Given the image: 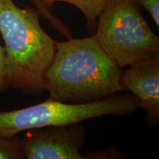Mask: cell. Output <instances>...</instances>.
Instances as JSON below:
<instances>
[{"label":"cell","instance_id":"1","mask_svg":"<svg viewBox=\"0 0 159 159\" xmlns=\"http://www.w3.org/2000/svg\"><path fill=\"white\" fill-rule=\"evenodd\" d=\"M122 70L99 45L96 35L55 43L46 73L49 97L69 103L101 100L122 91Z\"/></svg>","mask_w":159,"mask_h":159},{"label":"cell","instance_id":"2","mask_svg":"<svg viewBox=\"0 0 159 159\" xmlns=\"http://www.w3.org/2000/svg\"><path fill=\"white\" fill-rule=\"evenodd\" d=\"M34 7H19L13 0H0V34L5 42L8 87L24 94L46 91V73L55 52V43L40 24Z\"/></svg>","mask_w":159,"mask_h":159},{"label":"cell","instance_id":"3","mask_svg":"<svg viewBox=\"0 0 159 159\" xmlns=\"http://www.w3.org/2000/svg\"><path fill=\"white\" fill-rule=\"evenodd\" d=\"M140 7L137 0H108L97 19L94 35L121 68L159 55V38Z\"/></svg>","mask_w":159,"mask_h":159},{"label":"cell","instance_id":"4","mask_svg":"<svg viewBox=\"0 0 159 159\" xmlns=\"http://www.w3.org/2000/svg\"><path fill=\"white\" fill-rule=\"evenodd\" d=\"M139 104V99L132 94H115L84 103L64 102L49 97L27 108L0 111V135L11 137L30 129L74 124L107 115H128Z\"/></svg>","mask_w":159,"mask_h":159},{"label":"cell","instance_id":"5","mask_svg":"<svg viewBox=\"0 0 159 159\" xmlns=\"http://www.w3.org/2000/svg\"><path fill=\"white\" fill-rule=\"evenodd\" d=\"M80 122L24 131L22 147L27 159H86L80 152L85 142Z\"/></svg>","mask_w":159,"mask_h":159},{"label":"cell","instance_id":"6","mask_svg":"<svg viewBox=\"0 0 159 159\" xmlns=\"http://www.w3.org/2000/svg\"><path fill=\"white\" fill-rule=\"evenodd\" d=\"M120 84L122 91L139 99V108L146 112L148 127H156L159 123V55L130 66L122 71Z\"/></svg>","mask_w":159,"mask_h":159},{"label":"cell","instance_id":"7","mask_svg":"<svg viewBox=\"0 0 159 159\" xmlns=\"http://www.w3.org/2000/svg\"><path fill=\"white\" fill-rule=\"evenodd\" d=\"M41 2L45 8L50 12L52 11L53 5L59 2L75 6L84 16L89 31L94 34L97 29V19L108 0H41Z\"/></svg>","mask_w":159,"mask_h":159},{"label":"cell","instance_id":"8","mask_svg":"<svg viewBox=\"0 0 159 159\" xmlns=\"http://www.w3.org/2000/svg\"><path fill=\"white\" fill-rule=\"evenodd\" d=\"M25 158L21 137L17 135L11 137L0 135V159H22Z\"/></svg>","mask_w":159,"mask_h":159},{"label":"cell","instance_id":"9","mask_svg":"<svg viewBox=\"0 0 159 159\" xmlns=\"http://www.w3.org/2000/svg\"><path fill=\"white\" fill-rule=\"evenodd\" d=\"M30 1L33 4V7L40 12L41 16L44 18L60 34L63 35L67 39H70L72 38V33L68 26L66 25L58 18L53 15L52 12L46 9L43 4L41 3V0H30Z\"/></svg>","mask_w":159,"mask_h":159},{"label":"cell","instance_id":"10","mask_svg":"<svg viewBox=\"0 0 159 159\" xmlns=\"http://www.w3.org/2000/svg\"><path fill=\"white\" fill-rule=\"evenodd\" d=\"M84 156L86 159H119L125 158L115 147H112L108 150H99L95 152L87 151Z\"/></svg>","mask_w":159,"mask_h":159},{"label":"cell","instance_id":"11","mask_svg":"<svg viewBox=\"0 0 159 159\" xmlns=\"http://www.w3.org/2000/svg\"><path fill=\"white\" fill-rule=\"evenodd\" d=\"M140 6L144 7L152 19L159 27V0H137Z\"/></svg>","mask_w":159,"mask_h":159},{"label":"cell","instance_id":"12","mask_svg":"<svg viewBox=\"0 0 159 159\" xmlns=\"http://www.w3.org/2000/svg\"><path fill=\"white\" fill-rule=\"evenodd\" d=\"M5 74V55L4 47L0 45V94L7 88Z\"/></svg>","mask_w":159,"mask_h":159}]
</instances>
